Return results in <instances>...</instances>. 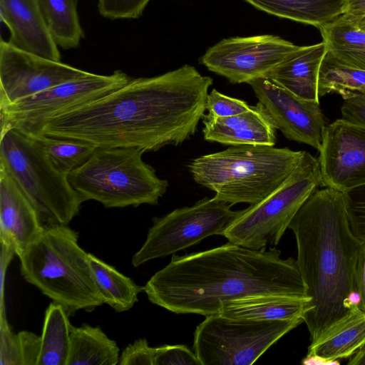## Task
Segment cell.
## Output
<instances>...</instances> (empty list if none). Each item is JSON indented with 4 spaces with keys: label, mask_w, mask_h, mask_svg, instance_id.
I'll return each mask as SVG.
<instances>
[{
    "label": "cell",
    "mask_w": 365,
    "mask_h": 365,
    "mask_svg": "<svg viewBox=\"0 0 365 365\" xmlns=\"http://www.w3.org/2000/svg\"><path fill=\"white\" fill-rule=\"evenodd\" d=\"M211 77L185 64L163 74L131 78L113 92L24 131L88 142L98 148L155 151L192 137L202 120Z\"/></svg>",
    "instance_id": "1"
},
{
    "label": "cell",
    "mask_w": 365,
    "mask_h": 365,
    "mask_svg": "<svg viewBox=\"0 0 365 365\" xmlns=\"http://www.w3.org/2000/svg\"><path fill=\"white\" fill-rule=\"evenodd\" d=\"M149 301L175 314H217L233 300L264 295L309 298L297 259L276 247L256 250L232 243L185 255L144 286Z\"/></svg>",
    "instance_id": "2"
},
{
    "label": "cell",
    "mask_w": 365,
    "mask_h": 365,
    "mask_svg": "<svg viewBox=\"0 0 365 365\" xmlns=\"http://www.w3.org/2000/svg\"><path fill=\"white\" fill-rule=\"evenodd\" d=\"M288 228L295 237L297 266L311 299L304 322L312 342L358 304L352 297L364 242L350 227L344 192L329 187L317 189L307 199Z\"/></svg>",
    "instance_id": "3"
},
{
    "label": "cell",
    "mask_w": 365,
    "mask_h": 365,
    "mask_svg": "<svg viewBox=\"0 0 365 365\" xmlns=\"http://www.w3.org/2000/svg\"><path fill=\"white\" fill-rule=\"evenodd\" d=\"M304 150L241 145L204 155L187 165L195 182L234 205H255L275 191L298 165Z\"/></svg>",
    "instance_id": "4"
},
{
    "label": "cell",
    "mask_w": 365,
    "mask_h": 365,
    "mask_svg": "<svg viewBox=\"0 0 365 365\" xmlns=\"http://www.w3.org/2000/svg\"><path fill=\"white\" fill-rule=\"evenodd\" d=\"M78 234L68 225L43 229L19 257L24 279L34 285L69 316L91 312L104 304L88 253L78 245Z\"/></svg>",
    "instance_id": "5"
},
{
    "label": "cell",
    "mask_w": 365,
    "mask_h": 365,
    "mask_svg": "<svg viewBox=\"0 0 365 365\" xmlns=\"http://www.w3.org/2000/svg\"><path fill=\"white\" fill-rule=\"evenodd\" d=\"M0 165L33 205L43 229L68 225L79 214L84 200L68 174L53 163L31 135L16 128H1Z\"/></svg>",
    "instance_id": "6"
},
{
    "label": "cell",
    "mask_w": 365,
    "mask_h": 365,
    "mask_svg": "<svg viewBox=\"0 0 365 365\" xmlns=\"http://www.w3.org/2000/svg\"><path fill=\"white\" fill-rule=\"evenodd\" d=\"M145 152L134 147H98L68 174V181L84 201L93 200L108 208L158 205L169 183L143 161Z\"/></svg>",
    "instance_id": "7"
},
{
    "label": "cell",
    "mask_w": 365,
    "mask_h": 365,
    "mask_svg": "<svg viewBox=\"0 0 365 365\" xmlns=\"http://www.w3.org/2000/svg\"><path fill=\"white\" fill-rule=\"evenodd\" d=\"M320 185L319 160L304 151L286 180L265 199L245 209L223 236L232 243L256 250L277 245L299 209Z\"/></svg>",
    "instance_id": "8"
},
{
    "label": "cell",
    "mask_w": 365,
    "mask_h": 365,
    "mask_svg": "<svg viewBox=\"0 0 365 365\" xmlns=\"http://www.w3.org/2000/svg\"><path fill=\"white\" fill-rule=\"evenodd\" d=\"M302 322L207 316L195 330L194 352L201 365H251Z\"/></svg>",
    "instance_id": "9"
},
{
    "label": "cell",
    "mask_w": 365,
    "mask_h": 365,
    "mask_svg": "<svg viewBox=\"0 0 365 365\" xmlns=\"http://www.w3.org/2000/svg\"><path fill=\"white\" fill-rule=\"evenodd\" d=\"M215 197H205L189 207L153 217L146 240L132 257L134 267L198 244L212 235H223L245 212Z\"/></svg>",
    "instance_id": "10"
},
{
    "label": "cell",
    "mask_w": 365,
    "mask_h": 365,
    "mask_svg": "<svg viewBox=\"0 0 365 365\" xmlns=\"http://www.w3.org/2000/svg\"><path fill=\"white\" fill-rule=\"evenodd\" d=\"M132 78L122 71L104 76L90 73L1 106V128L30 131L44 121L96 101L125 85Z\"/></svg>",
    "instance_id": "11"
},
{
    "label": "cell",
    "mask_w": 365,
    "mask_h": 365,
    "mask_svg": "<svg viewBox=\"0 0 365 365\" xmlns=\"http://www.w3.org/2000/svg\"><path fill=\"white\" fill-rule=\"evenodd\" d=\"M299 46L272 34L225 38L210 47L200 61L231 83L264 77Z\"/></svg>",
    "instance_id": "12"
},
{
    "label": "cell",
    "mask_w": 365,
    "mask_h": 365,
    "mask_svg": "<svg viewBox=\"0 0 365 365\" xmlns=\"http://www.w3.org/2000/svg\"><path fill=\"white\" fill-rule=\"evenodd\" d=\"M88 73L20 50L1 38L0 107Z\"/></svg>",
    "instance_id": "13"
},
{
    "label": "cell",
    "mask_w": 365,
    "mask_h": 365,
    "mask_svg": "<svg viewBox=\"0 0 365 365\" xmlns=\"http://www.w3.org/2000/svg\"><path fill=\"white\" fill-rule=\"evenodd\" d=\"M247 83L287 139L320 149L326 122L319 102L299 98L265 77Z\"/></svg>",
    "instance_id": "14"
},
{
    "label": "cell",
    "mask_w": 365,
    "mask_h": 365,
    "mask_svg": "<svg viewBox=\"0 0 365 365\" xmlns=\"http://www.w3.org/2000/svg\"><path fill=\"white\" fill-rule=\"evenodd\" d=\"M318 158L322 185L341 192L365 185V127L343 118L326 126Z\"/></svg>",
    "instance_id": "15"
},
{
    "label": "cell",
    "mask_w": 365,
    "mask_h": 365,
    "mask_svg": "<svg viewBox=\"0 0 365 365\" xmlns=\"http://www.w3.org/2000/svg\"><path fill=\"white\" fill-rule=\"evenodd\" d=\"M0 14L10 31L9 43L26 52L61 61L58 46L38 0H0Z\"/></svg>",
    "instance_id": "16"
},
{
    "label": "cell",
    "mask_w": 365,
    "mask_h": 365,
    "mask_svg": "<svg viewBox=\"0 0 365 365\" xmlns=\"http://www.w3.org/2000/svg\"><path fill=\"white\" fill-rule=\"evenodd\" d=\"M33 205L7 170L0 165L1 242L19 257L42 232Z\"/></svg>",
    "instance_id": "17"
},
{
    "label": "cell",
    "mask_w": 365,
    "mask_h": 365,
    "mask_svg": "<svg viewBox=\"0 0 365 365\" xmlns=\"http://www.w3.org/2000/svg\"><path fill=\"white\" fill-rule=\"evenodd\" d=\"M204 139L227 145H259L274 146L277 130L264 107L258 102L242 113L216 117L204 114Z\"/></svg>",
    "instance_id": "18"
},
{
    "label": "cell",
    "mask_w": 365,
    "mask_h": 365,
    "mask_svg": "<svg viewBox=\"0 0 365 365\" xmlns=\"http://www.w3.org/2000/svg\"><path fill=\"white\" fill-rule=\"evenodd\" d=\"M327 53L323 41L299 46L264 77L299 98L319 102V71Z\"/></svg>",
    "instance_id": "19"
},
{
    "label": "cell",
    "mask_w": 365,
    "mask_h": 365,
    "mask_svg": "<svg viewBox=\"0 0 365 365\" xmlns=\"http://www.w3.org/2000/svg\"><path fill=\"white\" fill-rule=\"evenodd\" d=\"M365 344V311L356 304L351 312L308 347L307 357L324 363L349 358Z\"/></svg>",
    "instance_id": "20"
},
{
    "label": "cell",
    "mask_w": 365,
    "mask_h": 365,
    "mask_svg": "<svg viewBox=\"0 0 365 365\" xmlns=\"http://www.w3.org/2000/svg\"><path fill=\"white\" fill-rule=\"evenodd\" d=\"M311 309L310 298L264 295L227 302L222 306L219 314L229 318L252 320H304Z\"/></svg>",
    "instance_id": "21"
},
{
    "label": "cell",
    "mask_w": 365,
    "mask_h": 365,
    "mask_svg": "<svg viewBox=\"0 0 365 365\" xmlns=\"http://www.w3.org/2000/svg\"><path fill=\"white\" fill-rule=\"evenodd\" d=\"M271 15L319 29L344 14V0H245Z\"/></svg>",
    "instance_id": "22"
},
{
    "label": "cell",
    "mask_w": 365,
    "mask_h": 365,
    "mask_svg": "<svg viewBox=\"0 0 365 365\" xmlns=\"http://www.w3.org/2000/svg\"><path fill=\"white\" fill-rule=\"evenodd\" d=\"M119 348L100 327L71 325V343L66 365H116Z\"/></svg>",
    "instance_id": "23"
},
{
    "label": "cell",
    "mask_w": 365,
    "mask_h": 365,
    "mask_svg": "<svg viewBox=\"0 0 365 365\" xmlns=\"http://www.w3.org/2000/svg\"><path fill=\"white\" fill-rule=\"evenodd\" d=\"M327 53L345 65L365 70V31L342 15L319 29Z\"/></svg>",
    "instance_id": "24"
},
{
    "label": "cell",
    "mask_w": 365,
    "mask_h": 365,
    "mask_svg": "<svg viewBox=\"0 0 365 365\" xmlns=\"http://www.w3.org/2000/svg\"><path fill=\"white\" fill-rule=\"evenodd\" d=\"M88 257L103 303L108 304L117 312L133 308L138 301V294L144 291V287L137 285L130 278L93 254L88 253Z\"/></svg>",
    "instance_id": "25"
},
{
    "label": "cell",
    "mask_w": 365,
    "mask_h": 365,
    "mask_svg": "<svg viewBox=\"0 0 365 365\" xmlns=\"http://www.w3.org/2000/svg\"><path fill=\"white\" fill-rule=\"evenodd\" d=\"M68 314L51 302L45 312L37 365H66L71 343Z\"/></svg>",
    "instance_id": "26"
},
{
    "label": "cell",
    "mask_w": 365,
    "mask_h": 365,
    "mask_svg": "<svg viewBox=\"0 0 365 365\" xmlns=\"http://www.w3.org/2000/svg\"><path fill=\"white\" fill-rule=\"evenodd\" d=\"M78 0H38L47 27L57 46L78 47L84 37L77 13Z\"/></svg>",
    "instance_id": "27"
},
{
    "label": "cell",
    "mask_w": 365,
    "mask_h": 365,
    "mask_svg": "<svg viewBox=\"0 0 365 365\" xmlns=\"http://www.w3.org/2000/svg\"><path fill=\"white\" fill-rule=\"evenodd\" d=\"M330 93L342 98L355 93L365 94V70L341 63L327 53L319 71V96Z\"/></svg>",
    "instance_id": "28"
},
{
    "label": "cell",
    "mask_w": 365,
    "mask_h": 365,
    "mask_svg": "<svg viewBox=\"0 0 365 365\" xmlns=\"http://www.w3.org/2000/svg\"><path fill=\"white\" fill-rule=\"evenodd\" d=\"M29 135L43 147L53 163L66 174L84 164L98 148L92 143L77 139L41 134Z\"/></svg>",
    "instance_id": "29"
},
{
    "label": "cell",
    "mask_w": 365,
    "mask_h": 365,
    "mask_svg": "<svg viewBox=\"0 0 365 365\" xmlns=\"http://www.w3.org/2000/svg\"><path fill=\"white\" fill-rule=\"evenodd\" d=\"M344 195L350 227L365 242V185L345 192Z\"/></svg>",
    "instance_id": "30"
},
{
    "label": "cell",
    "mask_w": 365,
    "mask_h": 365,
    "mask_svg": "<svg viewBox=\"0 0 365 365\" xmlns=\"http://www.w3.org/2000/svg\"><path fill=\"white\" fill-rule=\"evenodd\" d=\"M150 0H98L100 14L110 19H137Z\"/></svg>",
    "instance_id": "31"
},
{
    "label": "cell",
    "mask_w": 365,
    "mask_h": 365,
    "mask_svg": "<svg viewBox=\"0 0 365 365\" xmlns=\"http://www.w3.org/2000/svg\"><path fill=\"white\" fill-rule=\"evenodd\" d=\"M246 101L226 96L213 88L208 93L205 101L207 113L216 117L235 115L250 108Z\"/></svg>",
    "instance_id": "32"
},
{
    "label": "cell",
    "mask_w": 365,
    "mask_h": 365,
    "mask_svg": "<svg viewBox=\"0 0 365 365\" xmlns=\"http://www.w3.org/2000/svg\"><path fill=\"white\" fill-rule=\"evenodd\" d=\"M0 365H23L19 333L12 331L4 311L1 312Z\"/></svg>",
    "instance_id": "33"
},
{
    "label": "cell",
    "mask_w": 365,
    "mask_h": 365,
    "mask_svg": "<svg viewBox=\"0 0 365 365\" xmlns=\"http://www.w3.org/2000/svg\"><path fill=\"white\" fill-rule=\"evenodd\" d=\"M155 365H201L195 352L182 344L157 347Z\"/></svg>",
    "instance_id": "34"
},
{
    "label": "cell",
    "mask_w": 365,
    "mask_h": 365,
    "mask_svg": "<svg viewBox=\"0 0 365 365\" xmlns=\"http://www.w3.org/2000/svg\"><path fill=\"white\" fill-rule=\"evenodd\" d=\"M157 347H151L145 339H138L122 351L120 365H155Z\"/></svg>",
    "instance_id": "35"
},
{
    "label": "cell",
    "mask_w": 365,
    "mask_h": 365,
    "mask_svg": "<svg viewBox=\"0 0 365 365\" xmlns=\"http://www.w3.org/2000/svg\"><path fill=\"white\" fill-rule=\"evenodd\" d=\"M343 99L342 118L365 127V94L351 93Z\"/></svg>",
    "instance_id": "36"
},
{
    "label": "cell",
    "mask_w": 365,
    "mask_h": 365,
    "mask_svg": "<svg viewBox=\"0 0 365 365\" xmlns=\"http://www.w3.org/2000/svg\"><path fill=\"white\" fill-rule=\"evenodd\" d=\"M21 345L23 365H37L41 349V336L33 332H19Z\"/></svg>",
    "instance_id": "37"
},
{
    "label": "cell",
    "mask_w": 365,
    "mask_h": 365,
    "mask_svg": "<svg viewBox=\"0 0 365 365\" xmlns=\"http://www.w3.org/2000/svg\"><path fill=\"white\" fill-rule=\"evenodd\" d=\"M355 285L359 307L365 311V242L361 248L355 272Z\"/></svg>",
    "instance_id": "38"
},
{
    "label": "cell",
    "mask_w": 365,
    "mask_h": 365,
    "mask_svg": "<svg viewBox=\"0 0 365 365\" xmlns=\"http://www.w3.org/2000/svg\"><path fill=\"white\" fill-rule=\"evenodd\" d=\"M343 15L354 22L365 19V0H344Z\"/></svg>",
    "instance_id": "39"
},
{
    "label": "cell",
    "mask_w": 365,
    "mask_h": 365,
    "mask_svg": "<svg viewBox=\"0 0 365 365\" xmlns=\"http://www.w3.org/2000/svg\"><path fill=\"white\" fill-rule=\"evenodd\" d=\"M349 365H364L365 364V344L360 348L355 354L349 357Z\"/></svg>",
    "instance_id": "40"
},
{
    "label": "cell",
    "mask_w": 365,
    "mask_h": 365,
    "mask_svg": "<svg viewBox=\"0 0 365 365\" xmlns=\"http://www.w3.org/2000/svg\"><path fill=\"white\" fill-rule=\"evenodd\" d=\"M356 23L359 25V26L360 28H361L362 29H364L365 31V19H364L359 21H357Z\"/></svg>",
    "instance_id": "41"
}]
</instances>
